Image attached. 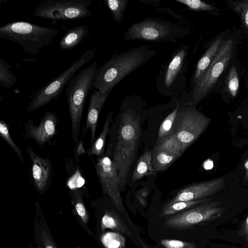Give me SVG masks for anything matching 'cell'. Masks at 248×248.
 I'll return each instance as SVG.
<instances>
[{
  "label": "cell",
  "mask_w": 248,
  "mask_h": 248,
  "mask_svg": "<svg viewBox=\"0 0 248 248\" xmlns=\"http://www.w3.org/2000/svg\"><path fill=\"white\" fill-rule=\"evenodd\" d=\"M142 101L137 95L127 96L122 102L119 125L113 147L106 155L112 159L117 173L121 192L126 188L128 174L138 150L140 136V117L138 107Z\"/></svg>",
  "instance_id": "obj_1"
},
{
  "label": "cell",
  "mask_w": 248,
  "mask_h": 248,
  "mask_svg": "<svg viewBox=\"0 0 248 248\" xmlns=\"http://www.w3.org/2000/svg\"><path fill=\"white\" fill-rule=\"evenodd\" d=\"M156 54L155 50L147 46H140L113 55L97 69L94 88L101 93L112 91L126 76L143 65Z\"/></svg>",
  "instance_id": "obj_2"
},
{
  "label": "cell",
  "mask_w": 248,
  "mask_h": 248,
  "mask_svg": "<svg viewBox=\"0 0 248 248\" xmlns=\"http://www.w3.org/2000/svg\"><path fill=\"white\" fill-rule=\"evenodd\" d=\"M57 29L25 21H14L0 27V38L19 45L24 53L36 54L57 35Z\"/></svg>",
  "instance_id": "obj_3"
},
{
  "label": "cell",
  "mask_w": 248,
  "mask_h": 248,
  "mask_svg": "<svg viewBox=\"0 0 248 248\" xmlns=\"http://www.w3.org/2000/svg\"><path fill=\"white\" fill-rule=\"evenodd\" d=\"M97 62L94 61L81 70L66 86V96L75 143L78 141L84 106L88 92L94 88L97 71Z\"/></svg>",
  "instance_id": "obj_4"
},
{
  "label": "cell",
  "mask_w": 248,
  "mask_h": 248,
  "mask_svg": "<svg viewBox=\"0 0 248 248\" xmlns=\"http://www.w3.org/2000/svg\"><path fill=\"white\" fill-rule=\"evenodd\" d=\"M190 31L170 21L153 18L134 23L124 34V41L141 40L154 42H175Z\"/></svg>",
  "instance_id": "obj_5"
},
{
  "label": "cell",
  "mask_w": 248,
  "mask_h": 248,
  "mask_svg": "<svg viewBox=\"0 0 248 248\" xmlns=\"http://www.w3.org/2000/svg\"><path fill=\"white\" fill-rule=\"evenodd\" d=\"M188 51V46H179L170 61L160 69L156 80V87L161 94L175 96L184 93Z\"/></svg>",
  "instance_id": "obj_6"
},
{
  "label": "cell",
  "mask_w": 248,
  "mask_h": 248,
  "mask_svg": "<svg viewBox=\"0 0 248 248\" xmlns=\"http://www.w3.org/2000/svg\"><path fill=\"white\" fill-rule=\"evenodd\" d=\"M211 120L195 106H180L170 135L185 151L205 130Z\"/></svg>",
  "instance_id": "obj_7"
},
{
  "label": "cell",
  "mask_w": 248,
  "mask_h": 248,
  "mask_svg": "<svg viewBox=\"0 0 248 248\" xmlns=\"http://www.w3.org/2000/svg\"><path fill=\"white\" fill-rule=\"evenodd\" d=\"M96 50L95 48L86 50L68 69L36 91L26 111L32 112L56 99L76 72L93 58Z\"/></svg>",
  "instance_id": "obj_8"
},
{
  "label": "cell",
  "mask_w": 248,
  "mask_h": 248,
  "mask_svg": "<svg viewBox=\"0 0 248 248\" xmlns=\"http://www.w3.org/2000/svg\"><path fill=\"white\" fill-rule=\"evenodd\" d=\"M233 49L232 39L223 41L203 77L191 88V100L186 102L184 105L195 106L208 93L229 63Z\"/></svg>",
  "instance_id": "obj_9"
},
{
  "label": "cell",
  "mask_w": 248,
  "mask_h": 248,
  "mask_svg": "<svg viewBox=\"0 0 248 248\" xmlns=\"http://www.w3.org/2000/svg\"><path fill=\"white\" fill-rule=\"evenodd\" d=\"M90 0H45L36 8L32 15L51 20H76L90 16Z\"/></svg>",
  "instance_id": "obj_10"
},
{
  "label": "cell",
  "mask_w": 248,
  "mask_h": 248,
  "mask_svg": "<svg viewBox=\"0 0 248 248\" xmlns=\"http://www.w3.org/2000/svg\"><path fill=\"white\" fill-rule=\"evenodd\" d=\"M222 202H206L182 211L167 219L164 226L176 230L190 228L201 223L219 218L225 210L218 207Z\"/></svg>",
  "instance_id": "obj_11"
},
{
  "label": "cell",
  "mask_w": 248,
  "mask_h": 248,
  "mask_svg": "<svg viewBox=\"0 0 248 248\" xmlns=\"http://www.w3.org/2000/svg\"><path fill=\"white\" fill-rule=\"evenodd\" d=\"M95 167L103 193L121 213H125L119 178L111 158L106 155L99 157Z\"/></svg>",
  "instance_id": "obj_12"
},
{
  "label": "cell",
  "mask_w": 248,
  "mask_h": 248,
  "mask_svg": "<svg viewBox=\"0 0 248 248\" xmlns=\"http://www.w3.org/2000/svg\"><path fill=\"white\" fill-rule=\"evenodd\" d=\"M184 152L181 144L171 135L156 142L152 155V164L157 172L168 169Z\"/></svg>",
  "instance_id": "obj_13"
},
{
  "label": "cell",
  "mask_w": 248,
  "mask_h": 248,
  "mask_svg": "<svg viewBox=\"0 0 248 248\" xmlns=\"http://www.w3.org/2000/svg\"><path fill=\"white\" fill-rule=\"evenodd\" d=\"M57 121L56 113L51 111L44 114L37 126L34 125L32 120L29 119L25 124L23 136L26 139L35 140L43 148L44 144L56 134Z\"/></svg>",
  "instance_id": "obj_14"
},
{
  "label": "cell",
  "mask_w": 248,
  "mask_h": 248,
  "mask_svg": "<svg viewBox=\"0 0 248 248\" xmlns=\"http://www.w3.org/2000/svg\"><path fill=\"white\" fill-rule=\"evenodd\" d=\"M31 162V178L37 191L45 193L49 187L52 174V166L48 157H41L28 146L26 150Z\"/></svg>",
  "instance_id": "obj_15"
},
{
  "label": "cell",
  "mask_w": 248,
  "mask_h": 248,
  "mask_svg": "<svg viewBox=\"0 0 248 248\" xmlns=\"http://www.w3.org/2000/svg\"><path fill=\"white\" fill-rule=\"evenodd\" d=\"M224 185V180L222 177L192 184L179 190L170 202L194 201L208 198L221 190Z\"/></svg>",
  "instance_id": "obj_16"
},
{
  "label": "cell",
  "mask_w": 248,
  "mask_h": 248,
  "mask_svg": "<svg viewBox=\"0 0 248 248\" xmlns=\"http://www.w3.org/2000/svg\"><path fill=\"white\" fill-rule=\"evenodd\" d=\"M111 90L105 93H101L95 89L90 96L86 124L83 129V138L89 129L91 132V145L95 140V131L99 115L105 102Z\"/></svg>",
  "instance_id": "obj_17"
},
{
  "label": "cell",
  "mask_w": 248,
  "mask_h": 248,
  "mask_svg": "<svg viewBox=\"0 0 248 248\" xmlns=\"http://www.w3.org/2000/svg\"><path fill=\"white\" fill-rule=\"evenodd\" d=\"M223 42L222 36L217 38L212 43L205 53L199 60L191 78V88L193 87L203 77L215 59Z\"/></svg>",
  "instance_id": "obj_18"
},
{
  "label": "cell",
  "mask_w": 248,
  "mask_h": 248,
  "mask_svg": "<svg viewBox=\"0 0 248 248\" xmlns=\"http://www.w3.org/2000/svg\"><path fill=\"white\" fill-rule=\"evenodd\" d=\"M89 34L88 27L85 25H80L68 30L60 41L59 46L62 50L72 49Z\"/></svg>",
  "instance_id": "obj_19"
},
{
  "label": "cell",
  "mask_w": 248,
  "mask_h": 248,
  "mask_svg": "<svg viewBox=\"0 0 248 248\" xmlns=\"http://www.w3.org/2000/svg\"><path fill=\"white\" fill-rule=\"evenodd\" d=\"M102 230L110 229L128 237L131 233L128 227L123 221L121 217L115 212L107 211L103 216L101 221Z\"/></svg>",
  "instance_id": "obj_20"
},
{
  "label": "cell",
  "mask_w": 248,
  "mask_h": 248,
  "mask_svg": "<svg viewBox=\"0 0 248 248\" xmlns=\"http://www.w3.org/2000/svg\"><path fill=\"white\" fill-rule=\"evenodd\" d=\"M112 112H110L107 114L101 133L87 150V153L89 155H95L99 157H101L105 155L106 140L109 131V126L112 120Z\"/></svg>",
  "instance_id": "obj_21"
},
{
  "label": "cell",
  "mask_w": 248,
  "mask_h": 248,
  "mask_svg": "<svg viewBox=\"0 0 248 248\" xmlns=\"http://www.w3.org/2000/svg\"><path fill=\"white\" fill-rule=\"evenodd\" d=\"M152 152L147 151L139 158L132 174L133 181H137L145 176L156 173L152 166Z\"/></svg>",
  "instance_id": "obj_22"
},
{
  "label": "cell",
  "mask_w": 248,
  "mask_h": 248,
  "mask_svg": "<svg viewBox=\"0 0 248 248\" xmlns=\"http://www.w3.org/2000/svg\"><path fill=\"white\" fill-rule=\"evenodd\" d=\"M211 199L209 198H206L190 201H181L175 202H169L164 206L161 213L158 216L162 217L172 214H176L203 202L210 201Z\"/></svg>",
  "instance_id": "obj_23"
},
{
  "label": "cell",
  "mask_w": 248,
  "mask_h": 248,
  "mask_svg": "<svg viewBox=\"0 0 248 248\" xmlns=\"http://www.w3.org/2000/svg\"><path fill=\"white\" fill-rule=\"evenodd\" d=\"M180 106L177 102L175 108L161 124L156 142L170 135Z\"/></svg>",
  "instance_id": "obj_24"
},
{
  "label": "cell",
  "mask_w": 248,
  "mask_h": 248,
  "mask_svg": "<svg viewBox=\"0 0 248 248\" xmlns=\"http://www.w3.org/2000/svg\"><path fill=\"white\" fill-rule=\"evenodd\" d=\"M128 0H105V5L110 10L113 20L116 23L121 22L123 19Z\"/></svg>",
  "instance_id": "obj_25"
},
{
  "label": "cell",
  "mask_w": 248,
  "mask_h": 248,
  "mask_svg": "<svg viewBox=\"0 0 248 248\" xmlns=\"http://www.w3.org/2000/svg\"><path fill=\"white\" fill-rule=\"evenodd\" d=\"M11 66L6 62L0 59V83L4 88H11L16 82V78L13 73L9 70Z\"/></svg>",
  "instance_id": "obj_26"
},
{
  "label": "cell",
  "mask_w": 248,
  "mask_h": 248,
  "mask_svg": "<svg viewBox=\"0 0 248 248\" xmlns=\"http://www.w3.org/2000/svg\"><path fill=\"white\" fill-rule=\"evenodd\" d=\"M101 241L106 248H124L125 240L121 233L108 232L104 234Z\"/></svg>",
  "instance_id": "obj_27"
},
{
  "label": "cell",
  "mask_w": 248,
  "mask_h": 248,
  "mask_svg": "<svg viewBox=\"0 0 248 248\" xmlns=\"http://www.w3.org/2000/svg\"><path fill=\"white\" fill-rule=\"evenodd\" d=\"M0 136L5 140L13 149L22 163L24 162V158L20 149L16 145L9 133L7 124L3 120L0 121Z\"/></svg>",
  "instance_id": "obj_28"
},
{
  "label": "cell",
  "mask_w": 248,
  "mask_h": 248,
  "mask_svg": "<svg viewBox=\"0 0 248 248\" xmlns=\"http://www.w3.org/2000/svg\"><path fill=\"white\" fill-rule=\"evenodd\" d=\"M75 207L77 214L84 224H86L89 216L81 198V192L79 189H75L73 192Z\"/></svg>",
  "instance_id": "obj_29"
},
{
  "label": "cell",
  "mask_w": 248,
  "mask_h": 248,
  "mask_svg": "<svg viewBox=\"0 0 248 248\" xmlns=\"http://www.w3.org/2000/svg\"><path fill=\"white\" fill-rule=\"evenodd\" d=\"M239 86V81L237 71L235 66L233 65L230 68L227 82L228 90L232 96L235 97L236 95Z\"/></svg>",
  "instance_id": "obj_30"
},
{
  "label": "cell",
  "mask_w": 248,
  "mask_h": 248,
  "mask_svg": "<svg viewBox=\"0 0 248 248\" xmlns=\"http://www.w3.org/2000/svg\"><path fill=\"white\" fill-rule=\"evenodd\" d=\"M182 3L189 8L196 11H207L213 10L215 7L211 4L200 0H175Z\"/></svg>",
  "instance_id": "obj_31"
},
{
  "label": "cell",
  "mask_w": 248,
  "mask_h": 248,
  "mask_svg": "<svg viewBox=\"0 0 248 248\" xmlns=\"http://www.w3.org/2000/svg\"><path fill=\"white\" fill-rule=\"evenodd\" d=\"M233 10L238 13L245 27L248 29V0L233 2Z\"/></svg>",
  "instance_id": "obj_32"
},
{
  "label": "cell",
  "mask_w": 248,
  "mask_h": 248,
  "mask_svg": "<svg viewBox=\"0 0 248 248\" xmlns=\"http://www.w3.org/2000/svg\"><path fill=\"white\" fill-rule=\"evenodd\" d=\"M160 244L165 248H197L194 243L175 239H163Z\"/></svg>",
  "instance_id": "obj_33"
},
{
  "label": "cell",
  "mask_w": 248,
  "mask_h": 248,
  "mask_svg": "<svg viewBox=\"0 0 248 248\" xmlns=\"http://www.w3.org/2000/svg\"><path fill=\"white\" fill-rule=\"evenodd\" d=\"M149 194V189L148 187H145L137 192L136 197L142 205L145 206L147 204V200Z\"/></svg>",
  "instance_id": "obj_34"
},
{
  "label": "cell",
  "mask_w": 248,
  "mask_h": 248,
  "mask_svg": "<svg viewBox=\"0 0 248 248\" xmlns=\"http://www.w3.org/2000/svg\"><path fill=\"white\" fill-rule=\"evenodd\" d=\"M74 150V156L77 163L78 162L80 156L83 154L87 153L83 146V140L81 139L79 141L77 142Z\"/></svg>",
  "instance_id": "obj_35"
},
{
  "label": "cell",
  "mask_w": 248,
  "mask_h": 248,
  "mask_svg": "<svg viewBox=\"0 0 248 248\" xmlns=\"http://www.w3.org/2000/svg\"><path fill=\"white\" fill-rule=\"evenodd\" d=\"M41 238L45 248H56L47 232H42Z\"/></svg>",
  "instance_id": "obj_36"
},
{
  "label": "cell",
  "mask_w": 248,
  "mask_h": 248,
  "mask_svg": "<svg viewBox=\"0 0 248 248\" xmlns=\"http://www.w3.org/2000/svg\"><path fill=\"white\" fill-rule=\"evenodd\" d=\"M242 232L247 241L248 242V216L243 224Z\"/></svg>",
  "instance_id": "obj_37"
},
{
  "label": "cell",
  "mask_w": 248,
  "mask_h": 248,
  "mask_svg": "<svg viewBox=\"0 0 248 248\" xmlns=\"http://www.w3.org/2000/svg\"><path fill=\"white\" fill-rule=\"evenodd\" d=\"M244 167L246 170V180L248 179V160L244 164Z\"/></svg>",
  "instance_id": "obj_38"
},
{
  "label": "cell",
  "mask_w": 248,
  "mask_h": 248,
  "mask_svg": "<svg viewBox=\"0 0 248 248\" xmlns=\"http://www.w3.org/2000/svg\"><path fill=\"white\" fill-rule=\"evenodd\" d=\"M140 243L141 246V248H149L144 242L141 241V239L140 238Z\"/></svg>",
  "instance_id": "obj_39"
}]
</instances>
